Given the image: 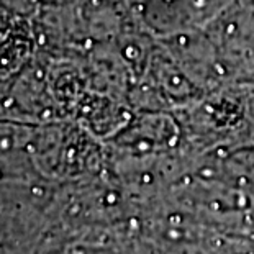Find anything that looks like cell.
Instances as JSON below:
<instances>
[{
    "label": "cell",
    "mask_w": 254,
    "mask_h": 254,
    "mask_svg": "<svg viewBox=\"0 0 254 254\" xmlns=\"http://www.w3.org/2000/svg\"><path fill=\"white\" fill-rule=\"evenodd\" d=\"M133 17L156 40L203 30L231 0H128Z\"/></svg>",
    "instance_id": "cell-1"
}]
</instances>
